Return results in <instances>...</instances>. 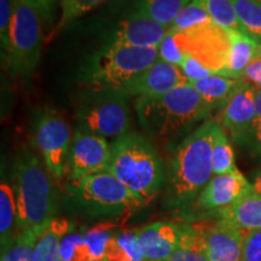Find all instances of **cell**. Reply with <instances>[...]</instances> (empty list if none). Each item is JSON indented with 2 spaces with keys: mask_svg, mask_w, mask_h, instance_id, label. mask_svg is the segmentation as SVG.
<instances>
[{
  "mask_svg": "<svg viewBox=\"0 0 261 261\" xmlns=\"http://www.w3.org/2000/svg\"><path fill=\"white\" fill-rule=\"evenodd\" d=\"M19 231L44 230L56 218L57 191L44 160L32 150H21L12 167Z\"/></svg>",
  "mask_w": 261,
  "mask_h": 261,
  "instance_id": "obj_1",
  "label": "cell"
},
{
  "mask_svg": "<svg viewBox=\"0 0 261 261\" xmlns=\"http://www.w3.org/2000/svg\"><path fill=\"white\" fill-rule=\"evenodd\" d=\"M215 123L214 120L204 121L175 150L166 194L169 207H188L197 200L213 177L212 144Z\"/></svg>",
  "mask_w": 261,
  "mask_h": 261,
  "instance_id": "obj_2",
  "label": "cell"
},
{
  "mask_svg": "<svg viewBox=\"0 0 261 261\" xmlns=\"http://www.w3.org/2000/svg\"><path fill=\"white\" fill-rule=\"evenodd\" d=\"M108 172L115 175L143 205L154 200L165 182L158 151L145 137L137 133H125L114 140Z\"/></svg>",
  "mask_w": 261,
  "mask_h": 261,
  "instance_id": "obj_3",
  "label": "cell"
},
{
  "mask_svg": "<svg viewBox=\"0 0 261 261\" xmlns=\"http://www.w3.org/2000/svg\"><path fill=\"white\" fill-rule=\"evenodd\" d=\"M212 110L191 84L161 97H142L136 103L139 123L146 135L162 140L177 138Z\"/></svg>",
  "mask_w": 261,
  "mask_h": 261,
  "instance_id": "obj_4",
  "label": "cell"
},
{
  "mask_svg": "<svg viewBox=\"0 0 261 261\" xmlns=\"http://www.w3.org/2000/svg\"><path fill=\"white\" fill-rule=\"evenodd\" d=\"M159 60V47H133L109 41L83 64L80 84L87 90L123 91Z\"/></svg>",
  "mask_w": 261,
  "mask_h": 261,
  "instance_id": "obj_5",
  "label": "cell"
},
{
  "mask_svg": "<svg viewBox=\"0 0 261 261\" xmlns=\"http://www.w3.org/2000/svg\"><path fill=\"white\" fill-rule=\"evenodd\" d=\"M52 9L42 0H16L6 64L15 74L27 77L34 73L40 60L44 21Z\"/></svg>",
  "mask_w": 261,
  "mask_h": 261,
  "instance_id": "obj_6",
  "label": "cell"
},
{
  "mask_svg": "<svg viewBox=\"0 0 261 261\" xmlns=\"http://www.w3.org/2000/svg\"><path fill=\"white\" fill-rule=\"evenodd\" d=\"M68 191L83 212L94 218L123 217L143 207L136 196L108 171L69 182Z\"/></svg>",
  "mask_w": 261,
  "mask_h": 261,
  "instance_id": "obj_7",
  "label": "cell"
},
{
  "mask_svg": "<svg viewBox=\"0 0 261 261\" xmlns=\"http://www.w3.org/2000/svg\"><path fill=\"white\" fill-rule=\"evenodd\" d=\"M128 98L123 91L89 90L77 108L79 126L104 138H117L128 133Z\"/></svg>",
  "mask_w": 261,
  "mask_h": 261,
  "instance_id": "obj_8",
  "label": "cell"
},
{
  "mask_svg": "<svg viewBox=\"0 0 261 261\" xmlns=\"http://www.w3.org/2000/svg\"><path fill=\"white\" fill-rule=\"evenodd\" d=\"M172 32L182 54L200 62L213 74L223 76L230 51L227 31L211 21L185 31Z\"/></svg>",
  "mask_w": 261,
  "mask_h": 261,
  "instance_id": "obj_9",
  "label": "cell"
},
{
  "mask_svg": "<svg viewBox=\"0 0 261 261\" xmlns=\"http://www.w3.org/2000/svg\"><path fill=\"white\" fill-rule=\"evenodd\" d=\"M33 135L35 146L48 172L60 180L65 174V166L73 142L69 123L56 110L45 109L35 117Z\"/></svg>",
  "mask_w": 261,
  "mask_h": 261,
  "instance_id": "obj_10",
  "label": "cell"
},
{
  "mask_svg": "<svg viewBox=\"0 0 261 261\" xmlns=\"http://www.w3.org/2000/svg\"><path fill=\"white\" fill-rule=\"evenodd\" d=\"M112 158V146L106 138L77 126L68 155L65 174L74 182L96 173L108 171Z\"/></svg>",
  "mask_w": 261,
  "mask_h": 261,
  "instance_id": "obj_11",
  "label": "cell"
},
{
  "mask_svg": "<svg viewBox=\"0 0 261 261\" xmlns=\"http://www.w3.org/2000/svg\"><path fill=\"white\" fill-rule=\"evenodd\" d=\"M191 227L208 261H242L246 232L223 219Z\"/></svg>",
  "mask_w": 261,
  "mask_h": 261,
  "instance_id": "obj_12",
  "label": "cell"
},
{
  "mask_svg": "<svg viewBox=\"0 0 261 261\" xmlns=\"http://www.w3.org/2000/svg\"><path fill=\"white\" fill-rule=\"evenodd\" d=\"M255 87L240 81L221 113V125L238 144L252 140L255 119Z\"/></svg>",
  "mask_w": 261,
  "mask_h": 261,
  "instance_id": "obj_13",
  "label": "cell"
},
{
  "mask_svg": "<svg viewBox=\"0 0 261 261\" xmlns=\"http://www.w3.org/2000/svg\"><path fill=\"white\" fill-rule=\"evenodd\" d=\"M253 191L252 182L238 169L223 175H213L196 200V207L205 212H219Z\"/></svg>",
  "mask_w": 261,
  "mask_h": 261,
  "instance_id": "obj_14",
  "label": "cell"
},
{
  "mask_svg": "<svg viewBox=\"0 0 261 261\" xmlns=\"http://www.w3.org/2000/svg\"><path fill=\"white\" fill-rule=\"evenodd\" d=\"M168 31L169 28L149 17L137 5L135 10L120 22L110 41L125 46L159 47Z\"/></svg>",
  "mask_w": 261,
  "mask_h": 261,
  "instance_id": "obj_15",
  "label": "cell"
},
{
  "mask_svg": "<svg viewBox=\"0 0 261 261\" xmlns=\"http://www.w3.org/2000/svg\"><path fill=\"white\" fill-rule=\"evenodd\" d=\"M190 84L184 71L178 65L159 60L123 90L127 96L155 98L172 92L173 90Z\"/></svg>",
  "mask_w": 261,
  "mask_h": 261,
  "instance_id": "obj_16",
  "label": "cell"
},
{
  "mask_svg": "<svg viewBox=\"0 0 261 261\" xmlns=\"http://www.w3.org/2000/svg\"><path fill=\"white\" fill-rule=\"evenodd\" d=\"M182 232L180 225L171 221H156L138 228L139 242L144 259L148 261H167L177 249Z\"/></svg>",
  "mask_w": 261,
  "mask_h": 261,
  "instance_id": "obj_17",
  "label": "cell"
},
{
  "mask_svg": "<svg viewBox=\"0 0 261 261\" xmlns=\"http://www.w3.org/2000/svg\"><path fill=\"white\" fill-rule=\"evenodd\" d=\"M218 219H223L243 232L261 230V195L250 192L219 212Z\"/></svg>",
  "mask_w": 261,
  "mask_h": 261,
  "instance_id": "obj_18",
  "label": "cell"
},
{
  "mask_svg": "<svg viewBox=\"0 0 261 261\" xmlns=\"http://www.w3.org/2000/svg\"><path fill=\"white\" fill-rule=\"evenodd\" d=\"M227 34L230 38V51L223 76L241 81L248 64L259 57L260 44L241 31H227Z\"/></svg>",
  "mask_w": 261,
  "mask_h": 261,
  "instance_id": "obj_19",
  "label": "cell"
},
{
  "mask_svg": "<svg viewBox=\"0 0 261 261\" xmlns=\"http://www.w3.org/2000/svg\"><path fill=\"white\" fill-rule=\"evenodd\" d=\"M19 232L18 212L14 188L8 181L0 184V247L5 252Z\"/></svg>",
  "mask_w": 261,
  "mask_h": 261,
  "instance_id": "obj_20",
  "label": "cell"
},
{
  "mask_svg": "<svg viewBox=\"0 0 261 261\" xmlns=\"http://www.w3.org/2000/svg\"><path fill=\"white\" fill-rule=\"evenodd\" d=\"M74 230V225L67 219L55 218L42 230L35 247V261H61V242L67 233Z\"/></svg>",
  "mask_w": 261,
  "mask_h": 261,
  "instance_id": "obj_21",
  "label": "cell"
},
{
  "mask_svg": "<svg viewBox=\"0 0 261 261\" xmlns=\"http://www.w3.org/2000/svg\"><path fill=\"white\" fill-rule=\"evenodd\" d=\"M190 84L212 109H217V108L225 107L228 98L231 97V94L233 93V91L240 84V80L213 74L205 79Z\"/></svg>",
  "mask_w": 261,
  "mask_h": 261,
  "instance_id": "obj_22",
  "label": "cell"
},
{
  "mask_svg": "<svg viewBox=\"0 0 261 261\" xmlns=\"http://www.w3.org/2000/svg\"><path fill=\"white\" fill-rule=\"evenodd\" d=\"M144 259L137 230H117L108 244L104 261H140Z\"/></svg>",
  "mask_w": 261,
  "mask_h": 261,
  "instance_id": "obj_23",
  "label": "cell"
},
{
  "mask_svg": "<svg viewBox=\"0 0 261 261\" xmlns=\"http://www.w3.org/2000/svg\"><path fill=\"white\" fill-rule=\"evenodd\" d=\"M212 161H213V175L228 174L237 169L234 165L232 145L219 123H215L213 130Z\"/></svg>",
  "mask_w": 261,
  "mask_h": 261,
  "instance_id": "obj_24",
  "label": "cell"
},
{
  "mask_svg": "<svg viewBox=\"0 0 261 261\" xmlns=\"http://www.w3.org/2000/svg\"><path fill=\"white\" fill-rule=\"evenodd\" d=\"M119 225L113 221H102L84 231V242L91 259L104 260L106 250Z\"/></svg>",
  "mask_w": 261,
  "mask_h": 261,
  "instance_id": "obj_25",
  "label": "cell"
},
{
  "mask_svg": "<svg viewBox=\"0 0 261 261\" xmlns=\"http://www.w3.org/2000/svg\"><path fill=\"white\" fill-rule=\"evenodd\" d=\"M242 32L261 45V4L256 0H232Z\"/></svg>",
  "mask_w": 261,
  "mask_h": 261,
  "instance_id": "obj_26",
  "label": "cell"
},
{
  "mask_svg": "<svg viewBox=\"0 0 261 261\" xmlns=\"http://www.w3.org/2000/svg\"><path fill=\"white\" fill-rule=\"evenodd\" d=\"M210 15L212 21L225 31H241L232 0H192Z\"/></svg>",
  "mask_w": 261,
  "mask_h": 261,
  "instance_id": "obj_27",
  "label": "cell"
},
{
  "mask_svg": "<svg viewBox=\"0 0 261 261\" xmlns=\"http://www.w3.org/2000/svg\"><path fill=\"white\" fill-rule=\"evenodd\" d=\"M188 4L184 0H140L138 6L149 17L169 28Z\"/></svg>",
  "mask_w": 261,
  "mask_h": 261,
  "instance_id": "obj_28",
  "label": "cell"
},
{
  "mask_svg": "<svg viewBox=\"0 0 261 261\" xmlns=\"http://www.w3.org/2000/svg\"><path fill=\"white\" fill-rule=\"evenodd\" d=\"M42 230H21L12 246L2 252V261H35V247Z\"/></svg>",
  "mask_w": 261,
  "mask_h": 261,
  "instance_id": "obj_29",
  "label": "cell"
},
{
  "mask_svg": "<svg viewBox=\"0 0 261 261\" xmlns=\"http://www.w3.org/2000/svg\"><path fill=\"white\" fill-rule=\"evenodd\" d=\"M167 261H208L191 226L182 227L180 242Z\"/></svg>",
  "mask_w": 261,
  "mask_h": 261,
  "instance_id": "obj_30",
  "label": "cell"
},
{
  "mask_svg": "<svg viewBox=\"0 0 261 261\" xmlns=\"http://www.w3.org/2000/svg\"><path fill=\"white\" fill-rule=\"evenodd\" d=\"M108 0H60L61 18L57 28L62 29L81 16L99 8Z\"/></svg>",
  "mask_w": 261,
  "mask_h": 261,
  "instance_id": "obj_31",
  "label": "cell"
},
{
  "mask_svg": "<svg viewBox=\"0 0 261 261\" xmlns=\"http://www.w3.org/2000/svg\"><path fill=\"white\" fill-rule=\"evenodd\" d=\"M61 261H89L91 257L84 242V232L71 230L63 237L60 249Z\"/></svg>",
  "mask_w": 261,
  "mask_h": 261,
  "instance_id": "obj_32",
  "label": "cell"
},
{
  "mask_svg": "<svg viewBox=\"0 0 261 261\" xmlns=\"http://www.w3.org/2000/svg\"><path fill=\"white\" fill-rule=\"evenodd\" d=\"M211 21L212 18L210 17V15H208L200 5L196 4L195 2L191 0V2L179 12L177 18L174 19V22H173L169 29L177 32L185 31V29L204 24Z\"/></svg>",
  "mask_w": 261,
  "mask_h": 261,
  "instance_id": "obj_33",
  "label": "cell"
},
{
  "mask_svg": "<svg viewBox=\"0 0 261 261\" xmlns=\"http://www.w3.org/2000/svg\"><path fill=\"white\" fill-rule=\"evenodd\" d=\"M159 57L160 60L166 62V63L178 65L180 67L182 60H184V54H182L178 44L175 42L174 34L169 29L166 37L159 46Z\"/></svg>",
  "mask_w": 261,
  "mask_h": 261,
  "instance_id": "obj_34",
  "label": "cell"
},
{
  "mask_svg": "<svg viewBox=\"0 0 261 261\" xmlns=\"http://www.w3.org/2000/svg\"><path fill=\"white\" fill-rule=\"evenodd\" d=\"M16 0H0V41L2 52L6 54L9 48L10 27H11L12 15H14Z\"/></svg>",
  "mask_w": 261,
  "mask_h": 261,
  "instance_id": "obj_35",
  "label": "cell"
},
{
  "mask_svg": "<svg viewBox=\"0 0 261 261\" xmlns=\"http://www.w3.org/2000/svg\"><path fill=\"white\" fill-rule=\"evenodd\" d=\"M242 261H261V230L252 231L246 234Z\"/></svg>",
  "mask_w": 261,
  "mask_h": 261,
  "instance_id": "obj_36",
  "label": "cell"
},
{
  "mask_svg": "<svg viewBox=\"0 0 261 261\" xmlns=\"http://www.w3.org/2000/svg\"><path fill=\"white\" fill-rule=\"evenodd\" d=\"M180 68L190 83H195V81L205 79V77L213 75V73L210 69H207L200 62L188 56V55H184V60L181 62Z\"/></svg>",
  "mask_w": 261,
  "mask_h": 261,
  "instance_id": "obj_37",
  "label": "cell"
},
{
  "mask_svg": "<svg viewBox=\"0 0 261 261\" xmlns=\"http://www.w3.org/2000/svg\"><path fill=\"white\" fill-rule=\"evenodd\" d=\"M241 81L252 85L255 90H261V58L256 57L244 69Z\"/></svg>",
  "mask_w": 261,
  "mask_h": 261,
  "instance_id": "obj_38",
  "label": "cell"
},
{
  "mask_svg": "<svg viewBox=\"0 0 261 261\" xmlns=\"http://www.w3.org/2000/svg\"><path fill=\"white\" fill-rule=\"evenodd\" d=\"M252 140L257 149L261 150V90L256 91L255 96V119H254Z\"/></svg>",
  "mask_w": 261,
  "mask_h": 261,
  "instance_id": "obj_39",
  "label": "cell"
},
{
  "mask_svg": "<svg viewBox=\"0 0 261 261\" xmlns=\"http://www.w3.org/2000/svg\"><path fill=\"white\" fill-rule=\"evenodd\" d=\"M252 188H253V192L261 195V171L257 172L256 174L254 175L253 181H252Z\"/></svg>",
  "mask_w": 261,
  "mask_h": 261,
  "instance_id": "obj_40",
  "label": "cell"
},
{
  "mask_svg": "<svg viewBox=\"0 0 261 261\" xmlns=\"http://www.w3.org/2000/svg\"><path fill=\"white\" fill-rule=\"evenodd\" d=\"M42 2H44L45 4L48 6V8L52 9V5L55 4V2H56V0H42Z\"/></svg>",
  "mask_w": 261,
  "mask_h": 261,
  "instance_id": "obj_41",
  "label": "cell"
},
{
  "mask_svg": "<svg viewBox=\"0 0 261 261\" xmlns=\"http://www.w3.org/2000/svg\"><path fill=\"white\" fill-rule=\"evenodd\" d=\"M89 261H104V260H94V259H90Z\"/></svg>",
  "mask_w": 261,
  "mask_h": 261,
  "instance_id": "obj_42",
  "label": "cell"
},
{
  "mask_svg": "<svg viewBox=\"0 0 261 261\" xmlns=\"http://www.w3.org/2000/svg\"><path fill=\"white\" fill-rule=\"evenodd\" d=\"M184 2H185V3H187V4H189V3H190V2H191V0H184Z\"/></svg>",
  "mask_w": 261,
  "mask_h": 261,
  "instance_id": "obj_43",
  "label": "cell"
},
{
  "mask_svg": "<svg viewBox=\"0 0 261 261\" xmlns=\"http://www.w3.org/2000/svg\"><path fill=\"white\" fill-rule=\"evenodd\" d=\"M259 57L261 58V45H260V52H259Z\"/></svg>",
  "mask_w": 261,
  "mask_h": 261,
  "instance_id": "obj_44",
  "label": "cell"
},
{
  "mask_svg": "<svg viewBox=\"0 0 261 261\" xmlns=\"http://www.w3.org/2000/svg\"><path fill=\"white\" fill-rule=\"evenodd\" d=\"M256 2H259V3H260V4H261V0H256Z\"/></svg>",
  "mask_w": 261,
  "mask_h": 261,
  "instance_id": "obj_45",
  "label": "cell"
},
{
  "mask_svg": "<svg viewBox=\"0 0 261 261\" xmlns=\"http://www.w3.org/2000/svg\"><path fill=\"white\" fill-rule=\"evenodd\" d=\"M140 261H148V260H140Z\"/></svg>",
  "mask_w": 261,
  "mask_h": 261,
  "instance_id": "obj_46",
  "label": "cell"
}]
</instances>
